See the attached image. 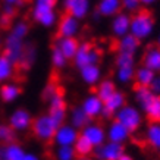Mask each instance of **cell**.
Returning a JSON list of instances; mask_svg holds the SVG:
<instances>
[{
  "label": "cell",
  "mask_w": 160,
  "mask_h": 160,
  "mask_svg": "<svg viewBox=\"0 0 160 160\" xmlns=\"http://www.w3.org/2000/svg\"><path fill=\"white\" fill-rule=\"evenodd\" d=\"M29 32V25L24 21H18L12 25L10 28V32L8 34V37L5 38V43H3V49H5V54L8 58L18 65L24 54L25 50V38Z\"/></svg>",
  "instance_id": "1"
},
{
  "label": "cell",
  "mask_w": 160,
  "mask_h": 160,
  "mask_svg": "<svg viewBox=\"0 0 160 160\" xmlns=\"http://www.w3.org/2000/svg\"><path fill=\"white\" fill-rule=\"evenodd\" d=\"M156 19L150 10H138L137 13L131 15V29L129 34H132L140 41L148 40L154 34Z\"/></svg>",
  "instance_id": "2"
},
{
  "label": "cell",
  "mask_w": 160,
  "mask_h": 160,
  "mask_svg": "<svg viewBox=\"0 0 160 160\" xmlns=\"http://www.w3.org/2000/svg\"><path fill=\"white\" fill-rule=\"evenodd\" d=\"M56 3L58 0H34L32 10H31L32 19L44 28L54 27L58 24Z\"/></svg>",
  "instance_id": "3"
},
{
  "label": "cell",
  "mask_w": 160,
  "mask_h": 160,
  "mask_svg": "<svg viewBox=\"0 0 160 160\" xmlns=\"http://www.w3.org/2000/svg\"><path fill=\"white\" fill-rule=\"evenodd\" d=\"M115 119L118 122H121L122 125L125 126L128 131L131 132H137L142 125V112L140 107H137L135 104H125V106L119 109L115 115Z\"/></svg>",
  "instance_id": "4"
},
{
  "label": "cell",
  "mask_w": 160,
  "mask_h": 160,
  "mask_svg": "<svg viewBox=\"0 0 160 160\" xmlns=\"http://www.w3.org/2000/svg\"><path fill=\"white\" fill-rule=\"evenodd\" d=\"M59 125L54 122V119L50 116L49 113H43L37 116L32 121V134H34L35 138H38L40 141L43 142H47V141H53V137L58 131Z\"/></svg>",
  "instance_id": "5"
},
{
  "label": "cell",
  "mask_w": 160,
  "mask_h": 160,
  "mask_svg": "<svg viewBox=\"0 0 160 160\" xmlns=\"http://www.w3.org/2000/svg\"><path fill=\"white\" fill-rule=\"evenodd\" d=\"M100 59H102V52L94 44L85 41V43H79V47H78L77 54L72 62L75 68L81 69L88 65H98Z\"/></svg>",
  "instance_id": "6"
},
{
  "label": "cell",
  "mask_w": 160,
  "mask_h": 160,
  "mask_svg": "<svg viewBox=\"0 0 160 160\" xmlns=\"http://www.w3.org/2000/svg\"><path fill=\"white\" fill-rule=\"evenodd\" d=\"M47 104H49V113L50 116L54 119V122L58 123L59 126L63 125L66 118H68V110H66V100H65V96H63V91H58L54 96L47 100Z\"/></svg>",
  "instance_id": "7"
},
{
  "label": "cell",
  "mask_w": 160,
  "mask_h": 160,
  "mask_svg": "<svg viewBox=\"0 0 160 160\" xmlns=\"http://www.w3.org/2000/svg\"><path fill=\"white\" fill-rule=\"evenodd\" d=\"M78 138H79V129L73 128L71 123H63L54 134L53 142L56 147H73Z\"/></svg>",
  "instance_id": "8"
},
{
  "label": "cell",
  "mask_w": 160,
  "mask_h": 160,
  "mask_svg": "<svg viewBox=\"0 0 160 160\" xmlns=\"http://www.w3.org/2000/svg\"><path fill=\"white\" fill-rule=\"evenodd\" d=\"M32 115L24 107L15 109L9 116V125L13 128L16 132H25L32 126Z\"/></svg>",
  "instance_id": "9"
},
{
  "label": "cell",
  "mask_w": 160,
  "mask_h": 160,
  "mask_svg": "<svg viewBox=\"0 0 160 160\" xmlns=\"http://www.w3.org/2000/svg\"><path fill=\"white\" fill-rule=\"evenodd\" d=\"M125 153L123 144L106 141L102 146L94 148V157L97 160H118L122 154Z\"/></svg>",
  "instance_id": "10"
},
{
  "label": "cell",
  "mask_w": 160,
  "mask_h": 160,
  "mask_svg": "<svg viewBox=\"0 0 160 160\" xmlns=\"http://www.w3.org/2000/svg\"><path fill=\"white\" fill-rule=\"evenodd\" d=\"M63 9L68 15L82 21L91 12V2L90 0H63Z\"/></svg>",
  "instance_id": "11"
},
{
  "label": "cell",
  "mask_w": 160,
  "mask_h": 160,
  "mask_svg": "<svg viewBox=\"0 0 160 160\" xmlns=\"http://www.w3.org/2000/svg\"><path fill=\"white\" fill-rule=\"evenodd\" d=\"M79 135H82L85 140L90 141L92 146H94V148L102 146L103 142L107 141L106 129L100 123H96V122H90L87 126H84L82 129L79 131Z\"/></svg>",
  "instance_id": "12"
},
{
  "label": "cell",
  "mask_w": 160,
  "mask_h": 160,
  "mask_svg": "<svg viewBox=\"0 0 160 160\" xmlns=\"http://www.w3.org/2000/svg\"><path fill=\"white\" fill-rule=\"evenodd\" d=\"M129 29H131V15L126 13V12H119L116 13L110 21V31L112 35L121 38L123 35L129 34Z\"/></svg>",
  "instance_id": "13"
},
{
  "label": "cell",
  "mask_w": 160,
  "mask_h": 160,
  "mask_svg": "<svg viewBox=\"0 0 160 160\" xmlns=\"http://www.w3.org/2000/svg\"><path fill=\"white\" fill-rule=\"evenodd\" d=\"M81 31V21L65 13L58 22L59 37H77Z\"/></svg>",
  "instance_id": "14"
},
{
  "label": "cell",
  "mask_w": 160,
  "mask_h": 160,
  "mask_svg": "<svg viewBox=\"0 0 160 160\" xmlns=\"http://www.w3.org/2000/svg\"><path fill=\"white\" fill-rule=\"evenodd\" d=\"M81 107H82V110L87 113V116L90 119H96V118L102 116L103 109H104V102L98 97L96 92H91V94L84 97Z\"/></svg>",
  "instance_id": "15"
},
{
  "label": "cell",
  "mask_w": 160,
  "mask_h": 160,
  "mask_svg": "<svg viewBox=\"0 0 160 160\" xmlns=\"http://www.w3.org/2000/svg\"><path fill=\"white\" fill-rule=\"evenodd\" d=\"M125 104H126L125 92H122V91H119V90H116V91L113 92L110 97L104 102V109H103L102 118L109 119V118L115 116V115H116V112L119 110V109H122Z\"/></svg>",
  "instance_id": "16"
},
{
  "label": "cell",
  "mask_w": 160,
  "mask_h": 160,
  "mask_svg": "<svg viewBox=\"0 0 160 160\" xmlns=\"http://www.w3.org/2000/svg\"><path fill=\"white\" fill-rule=\"evenodd\" d=\"M106 135H107V141L118 142V144H125L126 141L129 140L131 132L128 131L121 122H118L116 119H113V121L109 123V126L106 128Z\"/></svg>",
  "instance_id": "17"
},
{
  "label": "cell",
  "mask_w": 160,
  "mask_h": 160,
  "mask_svg": "<svg viewBox=\"0 0 160 160\" xmlns=\"http://www.w3.org/2000/svg\"><path fill=\"white\" fill-rule=\"evenodd\" d=\"M79 77L82 79V82L88 87H96L100 81L103 79L102 68L98 65H88L79 69Z\"/></svg>",
  "instance_id": "18"
},
{
  "label": "cell",
  "mask_w": 160,
  "mask_h": 160,
  "mask_svg": "<svg viewBox=\"0 0 160 160\" xmlns=\"http://www.w3.org/2000/svg\"><path fill=\"white\" fill-rule=\"evenodd\" d=\"M54 46L65 54V58L68 60H73L79 47V41L77 40V37H58V40L54 41Z\"/></svg>",
  "instance_id": "19"
},
{
  "label": "cell",
  "mask_w": 160,
  "mask_h": 160,
  "mask_svg": "<svg viewBox=\"0 0 160 160\" xmlns=\"http://www.w3.org/2000/svg\"><path fill=\"white\" fill-rule=\"evenodd\" d=\"M141 41L138 38H135L132 34H126L121 38H118V53H126L135 56L140 50Z\"/></svg>",
  "instance_id": "20"
},
{
  "label": "cell",
  "mask_w": 160,
  "mask_h": 160,
  "mask_svg": "<svg viewBox=\"0 0 160 160\" xmlns=\"http://www.w3.org/2000/svg\"><path fill=\"white\" fill-rule=\"evenodd\" d=\"M142 65L151 69L154 73H160V47L157 46L147 47L142 56Z\"/></svg>",
  "instance_id": "21"
},
{
  "label": "cell",
  "mask_w": 160,
  "mask_h": 160,
  "mask_svg": "<svg viewBox=\"0 0 160 160\" xmlns=\"http://www.w3.org/2000/svg\"><path fill=\"white\" fill-rule=\"evenodd\" d=\"M122 12V0H98L97 13L104 18H113Z\"/></svg>",
  "instance_id": "22"
},
{
  "label": "cell",
  "mask_w": 160,
  "mask_h": 160,
  "mask_svg": "<svg viewBox=\"0 0 160 160\" xmlns=\"http://www.w3.org/2000/svg\"><path fill=\"white\" fill-rule=\"evenodd\" d=\"M21 94H22V88L16 82H5L0 87V98L5 103L16 102Z\"/></svg>",
  "instance_id": "23"
},
{
  "label": "cell",
  "mask_w": 160,
  "mask_h": 160,
  "mask_svg": "<svg viewBox=\"0 0 160 160\" xmlns=\"http://www.w3.org/2000/svg\"><path fill=\"white\" fill-rule=\"evenodd\" d=\"M144 140L151 148L160 150V122H150L144 131Z\"/></svg>",
  "instance_id": "24"
},
{
  "label": "cell",
  "mask_w": 160,
  "mask_h": 160,
  "mask_svg": "<svg viewBox=\"0 0 160 160\" xmlns=\"http://www.w3.org/2000/svg\"><path fill=\"white\" fill-rule=\"evenodd\" d=\"M150 122H160V96H153L144 106L140 107Z\"/></svg>",
  "instance_id": "25"
},
{
  "label": "cell",
  "mask_w": 160,
  "mask_h": 160,
  "mask_svg": "<svg viewBox=\"0 0 160 160\" xmlns=\"http://www.w3.org/2000/svg\"><path fill=\"white\" fill-rule=\"evenodd\" d=\"M68 118H69V123H71L73 128H77V129H82L84 126H87L88 123L91 122V119L87 116V113L82 110L81 106L73 107Z\"/></svg>",
  "instance_id": "26"
},
{
  "label": "cell",
  "mask_w": 160,
  "mask_h": 160,
  "mask_svg": "<svg viewBox=\"0 0 160 160\" xmlns=\"http://www.w3.org/2000/svg\"><path fill=\"white\" fill-rule=\"evenodd\" d=\"M15 75V63L5 53L0 54V84H5Z\"/></svg>",
  "instance_id": "27"
},
{
  "label": "cell",
  "mask_w": 160,
  "mask_h": 160,
  "mask_svg": "<svg viewBox=\"0 0 160 160\" xmlns=\"http://www.w3.org/2000/svg\"><path fill=\"white\" fill-rule=\"evenodd\" d=\"M156 73L151 71V69L146 68L144 65H141L138 68L135 69V78H134V81H135L137 85H141V87H150L151 81L154 79Z\"/></svg>",
  "instance_id": "28"
},
{
  "label": "cell",
  "mask_w": 160,
  "mask_h": 160,
  "mask_svg": "<svg viewBox=\"0 0 160 160\" xmlns=\"http://www.w3.org/2000/svg\"><path fill=\"white\" fill-rule=\"evenodd\" d=\"M116 90H118V88H116L115 81H112V79H109V78L102 79V81L96 85V94L102 98L103 102H106L107 98L110 97V96L116 91Z\"/></svg>",
  "instance_id": "29"
},
{
  "label": "cell",
  "mask_w": 160,
  "mask_h": 160,
  "mask_svg": "<svg viewBox=\"0 0 160 160\" xmlns=\"http://www.w3.org/2000/svg\"><path fill=\"white\" fill-rule=\"evenodd\" d=\"M35 59H37V49H35L34 44L28 43L25 46L24 54H22V58H21L18 66H21V68L25 69V71H28V69H31V66L35 63Z\"/></svg>",
  "instance_id": "30"
},
{
  "label": "cell",
  "mask_w": 160,
  "mask_h": 160,
  "mask_svg": "<svg viewBox=\"0 0 160 160\" xmlns=\"http://www.w3.org/2000/svg\"><path fill=\"white\" fill-rule=\"evenodd\" d=\"M27 151L18 142H9L5 146V160H24Z\"/></svg>",
  "instance_id": "31"
},
{
  "label": "cell",
  "mask_w": 160,
  "mask_h": 160,
  "mask_svg": "<svg viewBox=\"0 0 160 160\" xmlns=\"http://www.w3.org/2000/svg\"><path fill=\"white\" fill-rule=\"evenodd\" d=\"M135 66H121V68H116V81L122 85H128L134 81L135 78Z\"/></svg>",
  "instance_id": "32"
},
{
  "label": "cell",
  "mask_w": 160,
  "mask_h": 160,
  "mask_svg": "<svg viewBox=\"0 0 160 160\" xmlns=\"http://www.w3.org/2000/svg\"><path fill=\"white\" fill-rule=\"evenodd\" d=\"M73 150L78 157H90L94 153V146L88 140H85L82 135H79L77 142L73 144Z\"/></svg>",
  "instance_id": "33"
},
{
  "label": "cell",
  "mask_w": 160,
  "mask_h": 160,
  "mask_svg": "<svg viewBox=\"0 0 160 160\" xmlns=\"http://www.w3.org/2000/svg\"><path fill=\"white\" fill-rule=\"evenodd\" d=\"M50 60H52V65H53V68L56 69H63L66 68V65H68V59L65 58V54L60 52V50L53 46L52 47V53H50Z\"/></svg>",
  "instance_id": "34"
},
{
  "label": "cell",
  "mask_w": 160,
  "mask_h": 160,
  "mask_svg": "<svg viewBox=\"0 0 160 160\" xmlns=\"http://www.w3.org/2000/svg\"><path fill=\"white\" fill-rule=\"evenodd\" d=\"M78 156L73 147H56L54 160H77Z\"/></svg>",
  "instance_id": "35"
},
{
  "label": "cell",
  "mask_w": 160,
  "mask_h": 160,
  "mask_svg": "<svg viewBox=\"0 0 160 160\" xmlns=\"http://www.w3.org/2000/svg\"><path fill=\"white\" fill-rule=\"evenodd\" d=\"M15 132L16 131L9 123H0V142H5V144L13 142Z\"/></svg>",
  "instance_id": "36"
},
{
  "label": "cell",
  "mask_w": 160,
  "mask_h": 160,
  "mask_svg": "<svg viewBox=\"0 0 160 160\" xmlns=\"http://www.w3.org/2000/svg\"><path fill=\"white\" fill-rule=\"evenodd\" d=\"M115 65H116V68H121V66H135V56L126 54V53H118L116 59H115Z\"/></svg>",
  "instance_id": "37"
},
{
  "label": "cell",
  "mask_w": 160,
  "mask_h": 160,
  "mask_svg": "<svg viewBox=\"0 0 160 160\" xmlns=\"http://www.w3.org/2000/svg\"><path fill=\"white\" fill-rule=\"evenodd\" d=\"M122 10L129 15L137 13L138 10H141L140 0H122Z\"/></svg>",
  "instance_id": "38"
},
{
  "label": "cell",
  "mask_w": 160,
  "mask_h": 160,
  "mask_svg": "<svg viewBox=\"0 0 160 160\" xmlns=\"http://www.w3.org/2000/svg\"><path fill=\"white\" fill-rule=\"evenodd\" d=\"M62 88L59 87V84L56 82V81H49V82L44 85L43 88V98H44V102H47L52 96H54L58 91H60Z\"/></svg>",
  "instance_id": "39"
},
{
  "label": "cell",
  "mask_w": 160,
  "mask_h": 160,
  "mask_svg": "<svg viewBox=\"0 0 160 160\" xmlns=\"http://www.w3.org/2000/svg\"><path fill=\"white\" fill-rule=\"evenodd\" d=\"M150 90L154 92L156 96H160V73H156L154 79L150 84Z\"/></svg>",
  "instance_id": "40"
},
{
  "label": "cell",
  "mask_w": 160,
  "mask_h": 160,
  "mask_svg": "<svg viewBox=\"0 0 160 160\" xmlns=\"http://www.w3.org/2000/svg\"><path fill=\"white\" fill-rule=\"evenodd\" d=\"M27 0H3V5H8V6H12L15 9H18L21 6H24V3Z\"/></svg>",
  "instance_id": "41"
},
{
  "label": "cell",
  "mask_w": 160,
  "mask_h": 160,
  "mask_svg": "<svg viewBox=\"0 0 160 160\" xmlns=\"http://www.w3.org/2000/svg\"><path fill=\"white\" fill-rule=\"evenodd\" d=\"M2 9H3L2 15H5V16H8V18H10V19H12V16L16 13V9H15V8H12V6L3 5V8H2Z\"/></svg>",
  "instance_id": "42"
},
{
  "label": "cell",
  "mask_w": 160,
  "mask_h": 160,
  "mask_svg": "<svg viewBox=\"0 0 160 160\" xmlns=\"http://www.w3.org/2000/svg\"><path fill=\"white\" fill-rule=\"evenodd\" d=\"M24 160H41V159H40V156H37L35 153H27Z\"/></svg>",
  "instance_id": "43"
},
{
  "label": "cell",
  "mask_w": 160,
  "mask_h": 160,
  "mask_svg": "<svg viewBox=\"0 0 160 160\" xmlns=\"http://www.w3.org/2000/svg\"><path fill=\"white\" fill-rule=\"evenodd\" d=\"M157 2V0H140L141 6H146V8H150V6H153Z\"/></svg>",
  "instance_id": "44"
},
{
  "label": "cell",
  "mask_w": 160,
  "mask_h": 160,
  "mask_svg": "<svg viewBox=\"0 0 160 160\" xmlns=\"http://www.w3.org/2000/svg\"><path fill=\"white\" fill-rule=\"evenodd\" d=\"M10 22V18H8V16H5V15H2V18H0V24L3 25V27H6V25H9Z\"/></svg>",
  "instance_id": "45"
},
{
  "label": "cell",
  "mask_w": 160,
  "mask_h": 160,
  "mask_svg": "<svg viewBox=\"0 0 160 160\" xmlns=\"http://www.w3.org/2000/svg\"><path fill=\"white\" fill-rule=\"evenodd\" d=\"M118 160H134V159H132L131 154H128V153H123V154H122Z\"/></svg>",
  "instance_id": "46"
},
{
  "label": "cell",
  "mask_w": 160,
  "mask_h": 160,
  "mask_svg": "<svg viewBox=\"0 0 160 160\" xmlns=\"http://www.w3.org/2000/svg\"><path fill=\"white\" fill-rule=\"evenodd\" d=\"M0 160H5V147L0 146Z\"/></svg>",
  "instance_id": "47"
},
{
  "label": "cell",
  "mask_w": 160,
  "mask_h": 160,
  "mask_svg": "<svg viewBox=\"0 0 160 160\" xmlns=\"http://www.w3.org/2000/svg\"><path fill=\"white\" fill-rule=\"evenodd\" d=\"M156 46L160 47V32H159V35H157V38H156Z\"/></svg>",
  "instance_id": "48"
},
{
  "label": "cell",
  "mask_w": 160,
  "mask_h": 160,
  "mask_svg": "<svg viewBox=\"0 0 160 160\" xmlns=\"http://www.w3.org/2000/svg\"><path fill=\"white\" fill-rule=\"evenodd\" d=\"M77 160H92L91 157H78Z\"/></svg>",
  "instance_id": "49"
},
{
  "label": "cell",
  "mask_w": 160,
  "mask_h": 160,
  "mask_svg": "<svg viewBox=\"0 0 160 160\" xmlns=\"http://www.w3.org/2000/svg\"><path fill=\"white\" fill-rule=\"evenodd\" d=\"M2 46H3V41H2V38H0V47H2Z\"/></svg>",
  "instance_id": "50"
},
{
  "label": "cell",
  "mask_w": 160,
  "mask_h": 160,
  "mask_svg": "<svg viewBox=\"0 0 160 160\" xmlns=\"http://www.w3.org/2000/svg\"><path fill=\"white\" fill-rule=\"evenodd\" d=\"M159 151H160V150H159Z\"/></svg>",
  "instance_id": "51"
}]
</instances>
